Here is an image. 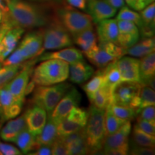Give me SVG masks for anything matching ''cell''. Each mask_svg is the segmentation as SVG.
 <instances>
[{
  "label": "cell",
  "mask_w": 155,
  "mask_h": 155,
  "mask_svg": "<svg viewBox=\"0 0 155 155\" xmlns=\"http://www.w3.org/2000/svg\"><path fill=\"white\" fill-rule=\"evenodd\" d=\"M97 34L99 42H111L117 44L119 35L117 20L109 18L97 23Z\"/></svg>",
  "instance_id": "obj_17"
},
{
  "label": "cell",
  "mask_w": 155,
  "mask_h": 155,
  "mask_svg": "<svg viewBox=\"0 0 155 155\" xmlns=\"http://www.w3.org/2000/svg\"><path fill=\"white\" fill-rule=\"evenodd\" d=\"M10 29H12V28H8V27L6 26V25H2L1 32H0V42H2V40L4 36H5V34L7 33V31H8L9 30H10Z\"/></svg>",
  "instance_id": "obj_58"
},
{
  "label": "cell",
  "mask_w": 155,
  "mask_h": 155,
  "mask_svg": "<svg viewBox=\"0 0 155 155\" xmlns=\"http://www.w3.org/2000/svg\"><path fill=\"white\" fill-rule=\"evenodd\" d=\"M37 86H51L64 82L69 76V63L61 60L49 59L38 65L32 72Z\"/></svg>",
  "instance_id": "obj_2"
},
{
  "label": "cell",
  "mask_w": 155,
  "mask_h": 155,
  "mask_svg": "<svg viewBox=\"0 0 155 155\" xmlns=\"http://www.w3.org/2000/svg\"><path fill=\"white\" fill-rule=\"evenodd\" d=\"M104 85V77L103 75L102 70L98 71L96 75L88 81L86 84L83 86V89L88 96V98L91 101L94 95L99 89Z\"/></svg>",
  "instance_id": "obj_29"
},
{
  "label": "cell",
  "mask_w": 155,
  "mask_h": 155,
  "mask_svg": "<svg viewBox=\"0 0 155 155\" xmlns=\"http://www.w3.org/2000/svg\"><path fill=\"white\" fill-rule=\"evenodd\" d=\"M136 125L149 134L155 135V121H147L138 118Z\"/></svg>",
  "instance_id": "obj_44"
},
{
  "label": "cell",
  "mask_w": 155,
  "mask_h": 155,
  "mask_svg": "<svg viewBox=\"0 0 155 155\" xmlns=\"http://www.w3.org/2000/svg\"><path fill=\"white\" fill-rule=\"evenodd\" d=\"M33 72L32 64L30 63L24 65L19 72L15 75L14 78L6 85L17 103L23 104L25 101V91L27 84L29 82L30 78Z\"/></svg>",
  "instance_id": "obj_9"
},
{
  "label": "cell",
  "mask_w": 155,
  "mask_h": 155,
  "mask_svg": "<svg viewBox=\"0 0 155 155\" xmlns=\"http://www.w3.org/2000/svg\"><path fill=\"white\" fill-rule=\"evenodd\" d=\"M72 87L67 83H60L51 86H39L35 88L32 102L45 109L49 115L63 96Z\"/></svg>",
  "instance_id": "obj_5"
},
{
  "label": "cell",
  "mask_w": 155,
  "mask_h": 155,
  "mask_svg": "<svg viewBox=\"0 0 155 155\" xmlns=\"http://www.w3.org/2000/svg\"><path fill=\"white\" fill-rule=\"evenodd\" d=\"M113 92L114 91L104 85L96 93L91 102L95 107L105 110L108 106L113 104Z\"/></svg>",
  "instance_id": "obj_27"
},
{
  "label": "cell",
  "mask_w": 155,
  "mask_h": 155,
  "mask_svg": "<svg viewBox=\"0 0 155 155\" xmlns=\"http://www.w3.org/2000/svg\"><path fill=\"white\" fill-rule=\"evenodd\" d=\"M133 139L137 145L142 147H154L155 136L149 134L141 129L134 126L133 129Z\"/></svg>",
  "instance_id": "obj_31"
},
{
  "label": "cell",
  "mask_w": 155,
  "mask_h": 155,
  "mask_svg": "<svg viewBox=\"0 0 155 155\" xmlns=\"http://www.w3.org/2000/svg\"><path fill=\"white\" fill-rule=\"evenodd\" d=\"M9 13L3 16L2 25L9 28L32 29L46 26L55 16L48 12V6L23 0H7Z\"/></svg>",
  "instance_id": "obj_1"
},
{
  "label": "cell",
  "mask_w": 155,
  "mask_h": 155,
  "mask_svg": "<svg viewBox=\"0 0 155 155\" xmlns=\"http://www.w3.org/2000/svg\"><path fill=\"white\" fill-rule=\"evenodd\" d=\"M55 16L71 36L94 28V22L90 15L78 11L71 5L64 4L56 7Z\"/></svg>",
  "instance_id": "obj_4"
},
{
  "label": "cell",
  "mask_w": 155,
  "mask_h": 155,
  "mask_svg": "<svg viewBox=\"0 0 155 155\" xmlns=\"http://www.w3.org/2000/svg\"><path fill=\"white\" fill-rule=\"evenodd\" d=\"M98 46L106 50L107 53L117 60L123 57L126 54V50L111 42H99Z\"/></svg>",
  "instance_id": "obj_39"
},
{
  "label": "cell",
  "mask_w": 155,
  "mask_h": 155,
  "mask_svg": "<svg viewBox=\"0 0 155 155\" xmlns=\"http://www.w3.org/2000/svg\"><path fill=\"white\" fill-rule=\"evenodd\" d=\"M4 116H3V111L2 108L1 104H0V121H4Z\"/></svg>",
  "instance_id": "obj_60"
},
{
  "label": "cell",
  "mask_w": 155,
  "mask_h": 155,
  "mask_svg": "<svg viewBox=\"0 0 155 155\" xmlns=\"http://www.w3.org/2000/svg\"><path fill=\"white\" fill-rule=\"evenodd\" d=\"M83 127L66 118L57 122V133L58 137H64L83 129Z\"/></svg>",
  "instance_id": "obj_33"
},
{
  "label": "cell",
  "mask_w": 155,
  "mask_h": 155,
  "mask_svg": "<svg viewBox=\"0 0 155 155\" xmlns=\"http://www.w3.org/2000/svg\"><path fill=\"white\" fill-rule=\"evenodd\" d=\"M31 1L40 3L50 7H58L64 5V0H31Z\"/></svg>",
  "instance_id": "obj_51"
},
{
  "label": "cell",
  "mask_w": 155,
  "mask_h": 155,
  "mask_svg": "<svg viewBox=\"0 0 155 155\" xmlns=\"http://www.w3.org/2000/svg\"><path fill=\"white\" fill-rule=\"evenodd\" d=\"M5 127H7V129H10L13 132L19 134L21 131L25 129H27V124L26 121H25V115L23 114V115L17 118V119L11 120Z\"/></svg>",
  "instance_id": "obj_41"
},
{
  "label": "cell",
  "mask_w": 155,
  "mask_h": 155,
  "mask_svg": "<svg viewBox=\"0 0 155 155\" xmlns=\"http://www.w3.org/2000/svg\"><path fill=\"white\" fill-rule=\"evenodd\" d=\"M24 32L25 29L19 27L13 28L7 31L1 42L4 49L0 55V63H2L4 60L8 57L12 52L15 50Z\"/></svg>",
  "instance_id": "obj_19"
},
{
  "label": "cell",
  "mask_w": 155,
  "mask_h": 155,
  "mask_svg": "<svg viewBox=\"0 0 155 155\" xmlns=\"http://www.w3.org/2000/svg\"><path fill=\"white\" fill-rule=\"evenodd\" d=\"M1 29H2V27L0 26V32H1Z\"/></svg>",
  "instance_id": "obj_64"
},
{
  "label": "cell",
  "mask_w": 155,
  "mask_h": 155,
  "mask_svg": "<svg viewBox=\"0 0 155 155\" xmlns=\"http://www.w3.org/2000/svg\"><path fill=\"white\" fill-rule=\"evenodd\" d=\"M67 2L71 7L80 9L81 10L86 9L87 0H67Z\"/></svg>",
  "instance_id": "obj_52"
},
{
  "label": "cell",
  "mask_w": 155,
  "mask_h": 155,
  "mask_svg": "<svg viewBox=\"0 0 155 155\" xmlns=\"http://www.w3.org/2000/svg\"><path fill=\"white\" fill-rule=\"evenodd\" d=\"M14 142L16 143L24 154H28L29 152L36 150L39 148L35 141V137L28 131V128L17 135Z\"/></svg>",
  "instance_id": "obj_26"
},
{
  "label": "cell",
  "mask_w": 155,
  "mask_h": 155,
  "mask_svg": "<svg viewBox=\"0 0 155 155\" xmlns=\"http://www.w3.org/2000/svg\"><path fill=\"white\" fill-rule=\"evenodd\" d=\"M88 119L84 127L85 139L89 154L102 152L105 139L104 114L105 110L91 106L89 109Z\"/></svg>",
  "instance_id": "obj_3"
},
{
  "label": "cell",
  "mask_w": 155,
  "mask_h": 155,
  "mask_svg": "<svg viewBox=\"0 0 155 155\" xmlns=\"http://www.w3.org/2000/svg\"><path fill=\"white\" fill-rule=\"evenodd\" d=\"M94 67L84 61V60L75 62L69 65L70 80L73 83L81 84L91 78L94 74Z\"/></svg>",
  "instance_id": "obj_18"
},
{
  "label": "cell",
  "mask_w": 155,
  "mask_h": 155,
  "mask_svg": "<svg viewBox=\"0 0 155 155\" xmlns=\"http://www.w3.org/2000/svg\"><path fill=\"white\" fill-rule=\"evenodd\" d=\"M81 101V94L75 88L71 87L63 96L54 108L50 117L56 122L66 118L68 114L75 106H78Z\"/></svg>",
  "instance_id": "obj_8"
},
{
  "label": "cell",
  "mask_w": 155,
  "mask_h": 155,
  "mask_svg": "<svg viewBox=\"0 0 155 155\" xmlns=\"http://www.w3.org/2000/svg\"><path fill=\"white\" fill-rule=\"evenodd\" d=\"M130 154L135 155H152L154 154V147H142L137 144L136 146L131 147Z\"/></svg>",
  "instance_id": "obj_46"
},
{
  "label": "cell",
  "mask_w": 155,
  "mask_h": 155,
  "mask_svg": "<svg viewBox=\"0 0 155 155\" xmlns=\"http://www.w3.org/2000/svg\"><path fill=\"white\" fill-rule=\"evenodd\" d=\"M141 58L139 60V83L141 86H148L154 89V52Z\"/></svg>",
  "instance_id": "obj_16"
},
{
  "label": "cell",
  "mask_w": 155,
  "mask_h": 155,
  "mask_svg": "<svg viewBox=\"0 0 155 155\" xmlns=\"http://www.w3.org/2000/svg\"><path fill=\"white\" fill-rule=\"evenodd\" d=\"M0 9L2 11L4 15L9 13V8L7 4V0H0Z\"/></svg>",
  "instance_id": "obj_57"
},
{
  "label": "cell",
  "mask_w": 155,
  "mask_h": 155,
  "mask_svg": "<svg viewBox=\"0 0 155 155\" xmlns=\"http://www.w3.org/2000/svg\"><path fill=\"white\" fill-rule=\"evenodd\" d=\"M139 96L141 98L140 111L141 109L147 106L155 105L154 89L152 88L151 87L148 86H141Z\"/></svg>",
  "instance_id": "obj_37"
},
{
  "label": "cell",
  "mask_w": 155,
  "mask_h": 155,
  "mask_svg": "<svg viewBox=\"0 0 155 155\" xmlns=\"http://www.w3.org/2000/svg\"><path fill=\"white\" fill-rule=\"evenodd\" d=\"M124 2L127 4L128 6L131 7V9H135V10H139V5L137 0H124Z\"/></svg>",
  "instance_id": "obj_56"
},
{
  "label": "cell",
  "mask_w": 155,
  "mask_h": 155,
  "mask_svg": "<svg viewBox=\"0 0 155 155\" xmlns=\"http://www.w3.org/2000/svg\"><path fill=\"white\" fill-rule=\"evenodd\" d=\"M25 61L41 55L44 52L42 30L29 32L17 48Z\"/></svg>",
  "instance_id": "obj_7"
},
{
  "label": "cell",
  "mask_w": 155,
  "mask_h": 155,
  "mask_svg": "<svg viewBox=\"0 0 155 155\" xmlns=\"http://www.w3.org/2000/svg\"><path fill=\"white\" fill-rule=\"evenodd\" d=\"M141 17L144 27L154 29L155 22V3L150 4L141 10Z\"/></svg>",
  "instance_id": "obj_38"
},
{
  "label": "cell",
  "mask_w": 155,
  "mask_h": 155,
  "mask_svg": "<svg viewBox=\"0 0 155 155\" xmlns=\"http://www.w3.org/2000/svg\"><path fill=\"white\" fill-rule=\"evenodd\" d=\"M116 61H114L104 67L105 68L102 70L103 75L104 77V85L112 91L120 83H121V75H120L119 68H118Z\"/></svg>",
  "instance_id": "obj_25"
},
{
  "label": "cell",
  "mask_w": 155,
  "mask_h": 155,
  "mask_svg": "<svg viewBox=\"0 0 155 155\" xmlns=\"http://www.w3.org/2000/svg\"><path fill=\"white\" fill-rule=\"evenodd\" d=\"M128 120L116 117L112 114L109 108H106L105 109V114H104V127H105L106 136L111 135L115 133Z\"/></svg>",
  "instance_id": "obj_28"
},
{
  "label": "cell",
  "mask_w": 155,
  "mask_h": 155,
  "mask_svg": "<svg viewBox=\"0 0 155 155\" xmlns=\"http://www.w3.org/2000/svg\"><path fill=\"white\" fill-rule=\"evenodd\" d=\"M24 65L22 63L0 68V88L5 87L7 83L10 82Z\"/></svg>",
  "instance_id": "obj_32"
},
{
  "label": "cell",
  "mask_w": 155,
  "mask_h": 155,
  "mask_svg": "<svg viewBox=\"0 0 155 155\" xmlns=\"http://www.w3.org/2000/svg\"><path fill=\"white\" fill-rule=\"evenodd\" d=\"M117 24L119 28L118 45L127 50L139 41L140 31L134 23L127 20H117Z\"/></svg>",
  "instance_id": "obj_10"
},
{
  "label": "cell",
  "mask_w": 155,
  "mask_h": 155,
  "mask_svg": "<svg viewBox=\"0 0 155 155\" xmlns=\"http://www.w3.org/2000/svg\"><path fill=\"white\" fill-rule=\"evenodd\" d=\"M25 60L23 57L20 51L17 49L15 50V51L13 52L9 57H7L4 60L2 65L3 66H8V65H14L22 64L23 62H25Z\"/></svg>",
  "instance_id": "obj_42"
},
{
  "label": "cell",
  "mask_w": 155,
  "mask_h": 155,
  "mask_svg": "<svg viewBox=\"0 0 155 155\" xmlns=\"http://www.w3.org/2000/svg\"><path fill=\"white\" fill-rule=\"evenodd\" d=\"M117 20H127L130 21L134 23L138 27L139 30L142 29L144 27V22L141 19V15L137 12L129 9L127 6H124L120 9L119 14H118L116 19Z\"/></svg>",
  "instance_id": "obj_30"
},
{
  "label": "cell",
  "mask_w": 155,
  "mask_h": 155,
  "mask_svg": "<svg viewBox=\"0 0 155 155\" xmlns=\"http://www.w3.org/2000/svg\"><path fill=\"white\" fill-rule=\"evenodd\" d=\"M154 38H144L140 42H137L131 48L126 50V54L134 57H144L154 52Z\"/></svg>",
  "instance_id": "obj_23"
},
{
  "label": "cell",
  "mask_w": 155,
  "mask_h": 155,
  "mask_svg": "<svg viewBox=\"0 0 155 155\" xmlns=\"http://www.w3.org/2000/svg\"><path fill=\"white\" fill-rule=\"evenodd\" d=\"M68 155H83L89 154L87 147L85 135L71 143L67 147Z\"/></svg>",
  "instance_id": "obj_36"
},
{
  "label": "cell",
  "mask_w": 155,
  "mask_h": 155,
  "mask_svg": "<svg viewBox=\"0 0 155 155\" xmlns=\"http://www.w3.org/2000/svg\"><path fill=\"white\" fill-rule=\"evenodd\" d=\"M131 124L128 120L121 126V128L111 135L106 136L103 146V154H105L109 150L119 148L129 144V136L131 133Z\"/></svg>",
  "instance_id": "obj_13"
},
{
  "label": "cell",
  "mask_w": 155,
  "mask_h": 155,
  "mask_svg": "<svg viewBox=\"0 0 155 155\" xmlns=\"http://www.w3.org/2000/svg\"><path fill=\"white\" fill-rule=\"evenodd\" d=\"M3 49H4L3 45L1 44V42H0V55H1V53H2V51L3 50Z\"/></svg>",
  "instance_id": "obj_62"
},
{
  "label": "cell",
  "mask_w": 155,
  "mask_h": 155,
  "mask_svg": "<svg viewBox=\"0 0 155 155\" xmlns=\"http://www.w3.org/2000/svg\"><path fill=\"white\" fill-rule=\"evenodd\" d=\"M83 53L90 62L98 68H104L112 62L117 61L116 58L109 55L105 50L98 45L88 51H84Z\"/></svg>",
  "instance_id": "obj_22"
},
{
  "label": "cell",
  "mask_w": 155,
  "mask_h": 155,
  "mask_svg": "<svg viewBox=\"0 0 155 155\" xmlns=\"http://www.w3.org/2000/svg\"><path fill=\"white\" fill-rule=\"evenodd\" d=\"M105 1L116 9H121L125 5L124 0H105Z\"/></svg>",
  "instance_id": "obj_54"
},
{
  "label": "cell",
  "mask_w": 155,
  "mask_h": 155,
  "mask_svg": "<svg viewBox=\"0 0 155 155\" xmlns=\"http://www.w3.org/2000/svg\"><path fill=\"white\" fill-rule=\"evenodd\" d=\"M19 155L20 151L12 145L0 142V155Z\"/></svg>",
  "instance_id": "obj_48"
},
{
  "label": "cell",
  "mask_w": 155,
  "mask_h": 155,
  "mask_svg": "<svg viewBox=\"0 0 155 155\" xmlns=\"http://www.w3.org/2000/svg\"><path fill=\"white\" fill-rule=\"evenodd\" d=\"M32 155H51V146H40L35 151V152L30 153Z\"/></svg>",
  "instance_id": "obj_53"
},
{
  "label": "cell",
  "mask_w": 155,
  "mask_h": 155,
  "mask_svg": "<svg viewBox=\"0 0 155 155\" xmlns=\"http://www.w3.org/2000/svg\"><path fill=\"white\" fill-rule=\"evenodd\" d=\"M110 111L112 112L114 115L116 117L125 120H132L137 115L136 111L129 106H122L118 104H112L108 106Z\"/></svg>",
  "instance_id": "obj_34"
},
{
  "label": "cell",
  "mask_w": 155,
  "mask_h": 155,
  "mask_svg": "<svg viewBox=\"0 0 155 155\" xmlns=\"http://www.w3.org/2000/svg\"><path fill=\"white\" fill-rule=\"evenodd\" d=\"M28 131L36 137L41 132L47 121V112L40 106L35 105L24 114Z\"/></svg>",
  "instance_id": "obj_12"
},
{
  "label": "cell",
  "mask_w": 155,
  "mask_h": 155,
  "mask_svg": "<svg viewBox=\"0 0 155 155\" xmlns=\"http://www.w3.org/2000/svg\"><path fill=\"white\" fill-rule=\"evenodd\" d=\"M137 1H138L139 11H141V9H144L145 7H147L146 2H145V1H146V0H137Z\"/></svg>",
  "instance_id": "obj_59"
},
{
  "label": "cell",
  "mask_w": 155,
  "mask_h": 155,
  "mask_svg": "<svg viewBox=\"0 0 155 155\" xmlns=\"http://www.w3.org/2000/svg\"><path fill=\"white\" fill-rule=\"evenodd\" d=\"M16 101L15 97L9 91V89L6 87V86L3 88H0V104H1L2 108L3 114L8 109L10 106Z\"/></svg>",
  "instance_id": "obj_40"
},
{
  "label": "cell",
  "mask_w": 155,
  "mask_h": 155,
  "mask_svg": "<svg viewBox=\"0 0 155 155\" xmlns=\"http://www.w3.org/2000/svg\"><path fill=\"white\" fill-rule=\"evenodd\" d=\"M73 41L80 47L83 51H88L96 47L97 45V36L94 28L87 29L80 33L73 36Z\"/></svg>",
  "instance_id": "obj_24"
},
{
  "label": "cell",
  "mask_w": 155,
  "mask_h": 155,
  "mask_svg": "<svg viewBox=\"0 0 155 155\" xmlns=\"http://www.w3.org/2000/svg\"><path fill=\"white\" fill-rule=\"evenodd\" d=\"M22 104L17 102L14 103V104L9 106L8 109L4 113V120L5 121V120L14 119V118L18 116L19 114H20L21 110H22Z\"/></svg>",
  "instance_id": "obj_45"
},
{
  "label": "cell",
  "mask_w": 155,
  "mask_h": 155,
  "mask_svg": "<svg viewBox=\"0 0 155 155\" xmlns=\"http://www.w3.org/2000/svg\"><path fill=\"white\" fill-rule=\"evenodd\" d=\"M3 15H4V14H3L2 11L1 9H0V23H2V22Z\"/></svg>",
  "instance_id": "obj_61"
},
{
  "label": "cell",
  "mask_w": 155,
  "mask_h": 155,
  "mask_svg": "<svg viewBox=\"0 0 155 155\" xmlns=\"http://www.w3.org/2000/svg\"><path fill=\"white\" fill-rule=\"evenodd\" d=\"M17 134L13 132L12 131H11L10 129H7L6 127H4L1 130L0 132V136H1V138L3 140L7 141H15L17 137Z\"/></svg>",
  "instance_id": "obj_49"
},
{
  "label": "cell",
  "mask_w": 155,
  "mask_h": 155,
  "mask_svg": "<svg viewBox=\"0 0 155 155\" xmlns=\"http://www.w3.org/2000/svg\"><path fill=\"white\" fill-rule=\"evenodd\" d=\"M42 34L45 50L63 49L73 45L71 35L59 22L55 15L42 30Z\"/></svg>",
  "instance_id": "obj_6"
},
{
  "label": "cell",
  "mask_w": 155,
  "mask_h": 155,
  "mask_svg": "<svg viewBox=\"0 0 155 155\" xmlns=\"http://www.w3.org/2000/svg\"><path fill=\"white\" fill-rule=\"evenodd\" d=\"M88 111L84 109V108L75 106L68 114L66 119H68L69 121H71L77 124L80 125L81 127H85V126L86 125L87 121H88Z\"/></svg>",
  "instance_id": "obj_35"
},
{
  "label": "cell",
  "mask_w": 155,
  "mask_h": 155,
  "mask_svg": "<svg viewBox=\"0 0 155 155\" xmlns=\"http://www.w3.org/2000/svg\"><path fill=\"white\" fill-rule=\"evenodd\" d=\"M1 67H2V63H0V68H1Z\"/></svg>",
  "instance_id": "obj_63"
},
{
  "label": "cell",
  "mask_w": 155,
  "mask_h": 155,
  "mask_svg": "<svg viewBox=\"0 0 155 155\" xmlns=\"http://www.w3.org/2000/svg\"><path fill=\"white\" fill-rule=\"evenodd\" d=\"M49 59L61 60L68 63L72 64L75 62L83 60V53L81 50L75 48H68L65 49H62L53 53H48L42 54L39 61H46Z\"/></svg>",
  "instance_id": "obj_20"
},
{
  "label": "cell",
  "mask_w": 155,
  "mask_h": 155,
  "mask_svg": "<svg viewBox=\"0 0 155 155\" xmlns=\"http://www.w3.org/2000/svg\"><path fill=\"white\" fill-rule=\"evenodd\" d=\"M139 119L147 121H155V107L154 106H149L141 109Z\"/></svg>",
  "instance_id": "obj_47"
},
{
  "label": "cell",
  "mask_w": 155,
  "mask_h": 155,
  "mask_svg": "<svg viewBox=\"0 0 155 155\" xmlns=\"http://www.w3.org/2000/svg\"><path fill=\"white\" fill-rule=\"evenodd\" d=\"M57 122L49 117L41 132L35 137L38 146H51L57 139Z\"/></svg>",
  "instance_id": "obj_21"
},
{
  "label": "cell",
  "mask_w": 155,
  "mask_h": 155,
  "mask_svg": "<svg viewBox=\"0 0 155 155\" xmlns=\"http://www.w3.org/2000/svg\"><path fill=\"white\" fill-rule=\"evenodd\" d=\"M141 85L139 82H121L113 92V104L128 106L133 97L139 94Z\"/></svg>",
  "instance_id": "obj_11"
},
{
  "label": "cell",
  "mask_w": 155,
  "mask_h": 155,
  "mask_svg": "<svg viewBox=\"0 0 155 155\" xmlns=\"http://www.w3.org/2000/svg\"><path fill=\"white\" fill-rule=\"evenodd\" d=\"M35 83L33 81H31L30 82H28V84H27L26 88H25V96H28L29 94H30L35 88Z\"/></svg>",
  "instance_id": "obj_55"
},
{
  "label": "cell",
  "mask_w": 155,
  "mask_h": 155,
  "mask_svg": "<svg viewBox=\"0 0 155 155\" xmlns=\"http://www.w3.org/2000/svg\"><path fill=\"white\" fill-rule=\"evenodd\" d=\"M52 154L53 155H68V149L61 138L57 137L51 145Z\"/></svg>",
  "instance_id": "obj_43"
},
{
  "label": "cell",
  "mask_w": 155,
  "mask_h": 155,
  "mask_svg": "<svg viewBox=\"0 0 155 155\" xmlns=\"http://www.w3.org/2000/svg\"><path fill=\"white\" fill-rule=\"evenodd\" d=\"M121 82L139 83V60L131 57H121L116 61Z\"/></svg>",
  "instance_id": "obj_15"
},
{
  "label": "cell",
  "mask_w": 155,
  "mask_h": 155,
  "mask_svg": "<svg viewBox=\"0 0 155 155\" xmlns=\"http://www.w3.org/2000/svg\"><path fill=\"white\" fill-rule=\"evenodd\" d=\"M86 8L92 17L93 22L96 24L111 18L117 12V9L111 7L105 0H87Z\"/></svg>",
  "instance_id": "obj_14"
},
{
  "label": "cell",
  "mask_w": 155,
  "mask_h": 155,
  "mask_svg": "<svg viewBox=\"0 0 155 155\" xmlns=\"http://www.w3.org/2000/svg\"><path fill=\"white\" fill-rule=\"evenodd\" d=\"M129 144H127V145H124V146L119 147V148L109 150L108 152H106L105 154L126 155L129 154Z\"/></svg>",
  "instance_id": "obj_50"
}]
</instances>
